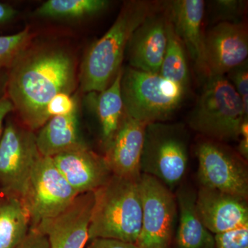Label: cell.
<instances>
[{"mask_svg":"<svg viewBox=\"0 0 248 248\" xmlns=\"http://www.w3.org/2000/svg\"><path fill=\"white\" fill-rule=\"evenodd\" d=\"M40 152L36 134L8 116L0 135V190L22 198Z\"/></svg>","mask_w":248,"mask_h":248,"instance_id":"8","label":"cell"},{"mask_svg":"<svg viewBox=\"0 0 248 248\" xmlns=\"http://www.w3.org/2000/svg\"><path fill=\"white\" fill-rule=\"evenodd\" d=\"M30 230V217L21 199L2 194L0 197V248L18 247Z\"/></svg>","mask_w":248,"mask_h":248,"instance_id":"21","label":"cell"},{"mask_svg":"<svg viewBox=\"0 0 248 248\" xmlns=\"http://www.w3.org/2000/svg\"><path fill=\"white\" fill-rule=\"evenodd\" d=\"M79 195L63 177L50 157L41 156L31 171L22 200L31 228L58 216Z\"/></svg>","mask_w":248,"mask_h":248,"instance_id":"9","label":"cell"},{"mask_svg":"<svg viewBox=\"0 0 248 248\" xmlns=\"http://www.w3.org/2000/svg\"><path fill=\"white\" fill-rule=\"evenodd\" d=\"M245 117L242 100L226 76H209L188 124L203 138L225 143L239 140Z\"/></svg>","mask_w":248,"mask_h":248,"instance_id":"4","label":"cell"},{"mask_svg":"<svg viewBox=\"0 0 248 248\" xmlns=\"http://www.w3.org/2000/svg\"><path fill=\"white\" fill-rule=\"evenodd\" d=\"M8 77H9V69L0 67V99L6 94Z\"/></svg>","mask_w":248,"mask_h":248,"instance_id":"34","label":"cell"},{"mask_svg":"<svg viewBox=\"0 0 248 248\" xmlns=\"http://www.w3.org/2000/svg\"><path fill=\"white\" fill-rule=\"evenodd\" d=\"M79 107L67 115L51 117L36 134L40 155L53 157L62 152L86 144L79 132Z\"/></svg>","mask_w":248,"mask_h":248,"instance_id":"20","label":"cell"},{"mask_svg":"<svg viewBox=\"0 0 248 248\" xmlns=\"http://www.w3.org/2000/svg\"><path fill=\"white\" fill-rule=\"evenodd\" d=\"M238 153L245 160L248 159V117H245L240 129Z\"/></svg>","mask_w":248,"mask_h":248,"instance_id":"31","label":"cell"},{"mask_svg":"<svg viewBox=\"0 0 248 248\" xmlns=\"http://www.w3.org/2000/svg\"><path fill=\"white\" fill-rule=\"evenodd\" d=\"M93 205V192L81 194L63 213L34 228L46 236L49 248H84Z\"/></svg>","mask_w":248,"mask_h":248,"instance_id":"12","label":"cell"},{"mask_svg":"<svg viewBox=\"0 0 248 248\" xmlns=\"http://www.w3.org/2000/svg\"><path fill=\"white\" fill-rule=\"evenodd\" d=\"M93 193L89 240L105 238L136 244L142 221L138 180L112 174Z\"/></svg>","mask_w":248,"mask_h":248,"instance_id":"3","label":"cell"},{"mask_svg":"<svg viewBox=\"0 0 248 248\" xmlns=\"http://www.w3.org/2000/svg\"><path fill=\"white\" fill-rule=\"evenodd\" d=\"M203 0H174L164 2V11L174 33L195 63L202 76L208 77L205 57Z\"/></svg>","mask_w":248,"mask_h":248,"instance_id":"13","label":"cell"},{"mask_svg":"<svg viewBox=\"0 0 248 248\" xmlns=\"http://www.w3.org/2000/svg\"><path fill=\"white\" fill-rule=\"evenodd\" d=\"M215 248H248V225L214 235Z\"/></svg>","mask_w":248,"mask_h":248,"instance_id":"26","label":"cell"},{"mask_svg":"<svg viewBox=\"0 0 248 248\" xmlns=\"http://www.w3.org/2000/svg\"><path fill=\"white\" fill-rule=\"evenodd\" d=\"M196 209L212 234H218L248 225V200L200 186Z\"/></svg>","mask_w":248,"mask_h":248,"instance_id":"16","label":"cell"},{"mask_svg":"<svg viewBox=\"0 0 248 248\" xmlns=\"http://www.w3.org/2000/svg\"><path fill=\"white\" fill-rule=\"evenodd\" d=\"M123 68L112 84L102 92L87 93L88 107L95 115L100 131V141L104 151L115 138L126 113L121 93Z\"/></svg>","mask_w":248,"mask_h":248,"instance_id":"18","label":"cell"},{"mask_svg":"<svg viewBox=\"0 0 248 248\" xmlns=\"http://www.w3.org/2000/svg\"><path fill=\"white\" fill-rule=\"evenodd\" d=\"M186 52L185 47L168 19V43L159 74L164 79L188 90L190 73Z\"/></svg>","mask_w":248,"mask_h":248,"instance_id":"23","label":"cell"},{"mask_svg":"<svg viewBox=\"0 0 248 248\" xmlns=\"http://www.w3.org/2000/svg\"><path fill=\"white\" fill-rule=\"evenodd\" d=\"M77 81L72 54L60 47L30 45L9 68L6 94L19 122L35 132L48 120L49 102L60 93L72 94Z\"/></svg>","mask_w":248,"mask_h":248,"instance_id":"1","label":"cell"},{"mask_svg":"<svg viewBox=\"0 0 248 248\" xmlns=\"http://www.w3.org/2000/svg\"><path fill=\"white\" fill-rule=\"evenodd\" d=\"M18 12L14 6L0 1V27L6 25L17 17Z\"/></svg>","mask_w":248,"mask_h":248,"instance_id":"32","label":"cell"},{"mask_svg":"<svg viewBox=\"0 0 248 248\" xmlns=\"http://www.w3.org/2000/svg\"><path fill=\"white\" fill-rule=\"evenodd\" d=\"M16 248H49L48 239L35 228H31L24 241Z\"/></svg>","mask_w":248,"mask_h":248,"instance_id":"29","label":"cell"},{"mask_svg":"<svg viewBox=\"0 0 248 248\" xmlns=\"http://www.w3.org/2000/svg\"><path fill=\"white\" fill-rule=\"evenodd\" d=\"M79 107L76 96L67 93H60L51 99L46 107L48 120L55 116L67 115Z\"/></svg>","mask_w":248,"mask_h":248,"instance_id":"28","label":"cell"},{"mask_svg":"<svg viewBox=\"0 0 248 248\" xmlns=\"http://www.w3.org/2000/svg\"><path fill=\"white\" fill-rule=\"evenodd\" d=\"M226 76L239 94L245 112L248 115V60L234 67Z\"/></svg>","mask_w":248,"mask_h":248,"instance_id":"27","label":"cell"},{"mask_svg":"<svg viewBox=\"0 0 248 248\" xmlns=\"http://www.w3.org/2000/svg\"><path fill=\"white\" fill-rule=\"evenodd\" d=\"M175 196L179 213L176 248H215L214 235L204 226L196 209L197 192L182 186Z\"/></svg>","mask_w":248,"mask_h":248,"instance_id":"19","label":"cell"},{"mask_svg":"<svg viewBox=\"0 0 248 248\" xmlns=\"http://www.w3.org/2000/svg\"><path fill=\"white\" fill-rule=\"evenodd\" d=\"M187 90L159 73L123 68L121 93L125 113L145 123L166 122L182 106Z\"/></svg>","mask_w":248,"mask_h":248,"instance_id":"5","label":"cell"},{"mask_svg":"<svg viewBox=\"0 0 248 248\" xmlns=\"http://www.w3.org/2000/svg\"><path fill=\"white\" fill-rule=\"evenodd\" d=\"M248 55L246 23H217L205 33V57L208 77L226 76L234 67L246 61Z\"/></svg>","mask_w":248,"mask_h":248,"instance_id":"11","label":"cell"},{"mask_svg":"<svg viewBox=\"0 0 248 248\" xmlns=\"http://www.w3.org/2000/svg\"><path fill=\"white\" fill-rule=\"evenodd\" d=\"M148 124L125 116L115 138L105 150V158L113 175L139 180L145 130Z\"/></svg>","mask_w":248,"mask_h":248,"instance_id":"17","label":"cell"},{"mask_svg":"<svg viewBox=\"0 0 248 248\" xmlns=\"http://www.w3.org/2000/svg\"><path fill=\"white\" fill-rule=\"evenodd\" d=\"M107 0H48L35 10L37 17L74 19L89 17L108 9Z\"/></svg>","mask_w":248,"mask_h":248,"instance_id":"22","label":"cell"},{"mask_svg":"<svg viewBox=\"0 0 248 248\" xmlns=\"http://www.w3.org/2000/svg\"><path fill=\"white\" fill-rule=\"evenodd\" d=\"M168 43V19L163 9L151 15L135 31L127 46L130 67L159 73Z\"/></svg>","mask_w":248,"mask_h":248,"instance_id":"14","label":"cell"},{"mask_svg":"<svg viewBox=\"0 0 248 248\" xmlns=\"http://www.w3.org/2000/svg\"><path fill=\"white\" fill-rule=\"evenodd\" d=\"M213 4L214 19L218 23H239L246 11L247 1L241 0H217Z\"/></svg>","mask_w":248,"mask_h":248,"instance_id":"25","label":"cell"},{"mask_svg":"<svg viewBox=\"0 0 248 248\" xmlns=\"http://www.w3.org/2000/svg\"><path fill=\"white\" fill-rule=\"evenodd\" d=\"M142 207L138 248H170L177 218L172 190L156 178L141 173L138 180Z\"/></svg>","mask_w":248,"mask_h":248,"instance_id":"7","label":"cell"},{"mask_svg":"<svg viewBox=\"0 0 248 248\" xmlns=\"http://www.w3.org/2000/svg\"><path fill=\"white\" fill-rule=\"evenodd\" d=\"M84 248H138L135 244L120 240L96 238L89 240Z\"/></svg>","mask_w":248,"mask_h":248,"instance_id":"30","label":"cell"},{"mask_svg":"<svg viewBox=\"0 0 248 248\" xmlns=\"http://www.w3.org/2000/svg\"><path fill=\"white\" fill-rule=\"evenodd\" d=\"M12 112H14V106L9 97L5 94L0 99V135L2 132L5 120Z\"/></svg>","mask_w":248,"mask_h":248,"instance_id":"33","label":"cell"},{"mask_svg":"<svg viewBox=\"0 0 248 248\" xmlns=\"http://www.w3.org/2000/svg\"><path fill=\"white\" fill-rule=\"evenodd\" d=\"M189 137L182 124L154 122L145 130L140 170L170 189L179 184L187 170Z\"/></svg>","mask_w":248,"mask_h":248,"instance_id":"6","label":"cell"},{"mask_svg":"<svg viewBox=\"0 0 248 248\" xmlns=\"http://www.w3.org/2000/svg\"><path fill=\"white\" fill-rule=\"evenodd\" d=\"M201 186L248 200L246 160L222 142L202 137L195 146Z\"/></svg>","mask_w":248,"mask_h":248,"instance_id":"10","label":"cell"},{"mask_svg":"<svg viewBox=\"0 0 248 248\" xmlns=\"http://www.w3.org/2000/svg\"><path fill=\"white\" fill-rule=\"evenodd\" d=\"M32 37L29 27L17 33L0 35V67L9 69L31 45Z\"/></svg>","mask_w":248,"mask_h":248,"instance_id":"24","label":"cell"},{"mask_svg":"<svg viewBox=\"0 0 248 248\" xmlns=\"http://www.w3.org/2000/svg\"><path fill=\"white\" fill-rule=\"evenodd\" d=\"M50 158L79 195L94 192L112 174L104 156L94 153L86 144L67 150Z\"/></svg>","mask_w":248,"mask_h":248,"instance_id":"15","label":"cell"},{"mask_svg":"<svg viewBox=\"0 0 248 248\" xmlns=\"http://www.w3.org/2000/svg\"><path fill=\"white\" fill-rule=\"evenodd\" d=\"M163 2L133 0L124 3L110 29L90 46L78 76L84 93L102 92L123 68L124 55L133 32L147 17L163 9Z\"/></svg>","mask_w":248,"mask_h":248,"instance_id":"2","label":"cell"},{"mask_svg":"<svg viewBox=\"0 0 248 248\" xmlns=\"http://www.w3.org/2000/svg\"><path fill=\"white\" fill-rule=\"evenodd\" d=\"M1 195H2V192H1V190H0V197H1Z\"/></svg>","mask_w":248,"mask_h":248,"instance_id":"35","label":"cell"}]
</instances>
